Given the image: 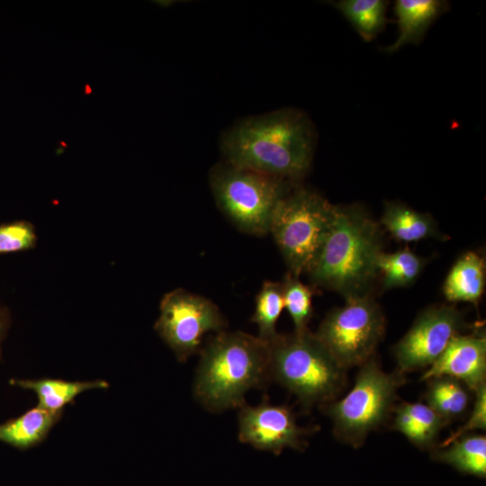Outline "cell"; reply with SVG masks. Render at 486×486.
Masks as SVG:
<instances>
[{
    "instance_id": "2",
    "label": "cell",
    "mask_w": 486,
    "mask_h": 486,
    "mask_svg": "<svg viewBox=\"0 0 486 486\" xmlns=\"http://www.w3.org/2000/svg\"><path fill=\"white\" fill-rule=\"evenodd\" d=\"M382 252L378 223L358 205H336L329 231L307 274L314 285L346 300L370 293Z\"/></svg>"
},
{
    "instance_id": "21",
    "label": "cell",
    "mask_w": 486,
    "mask_h": 486,
    "mask_svg": "<svg viewBox=\"0 0 486 486\" xmlns=\"http://www.w3.org/2000/svg\"><path fill=\"white\" fill-rule=\"evenodd\" d=\"M427 381L429 382L426 400L430 408L447 421L465 412L470 395L463 382L448 376L434 377Z\"/></svg>"
},
{
    "instance_id": "23",
    "label": "cell",
    "mask_w": 486,
    "mask_h": 486,
    "mask_svg": "<svg viewBox=\"0 0 486 486\" xmlns=\"http://www.w3.org/2000/svg\"><path fill=\"white\" fill-rule=\"evenodd\" d=\"M284 305L292 318L294 330L308 329L312 316V290L290 273L282 283Z\"/></svg>"
},
{
    "instance_id": "25",
    "label": "cell",
    "mask_w": 486,
    "mask_h": 486,
    "mask_svg": "<svg viewBox=\"0 0 486 486\" xmlns=\"http://www.w3.org/2000/svg\"><path fill=\"white\" fill-rule=\"evenodd\" d=\"M401 406L412 418L428 445H431L439 430L448 422L428 404L402 403Z\"/></svg>"
},
{
    "instance_id": "12",
    "label": "cell",
    "mask_w": 486,
    "mask_h": 486,
    "mask_svg": "<svg viewBox=\"0 0 486 486\" xmlns=\"http://www.w3.org/2000/svg\"><path fill=\"white\" fill-rule=\"evenodd\" d=\"M438 376L454 378L474 392L485 384V336H456L440 357L425 372L421 380Z\"/></svg>"
},
{
    "instance_id": "17",
    "label": "cell",
    "mask_w": 486,
    "mask_h": 486,
    "mask_svg": "<svg viewBox=\"0 0 486 486\" xmlns=\"http://www.w3.org/2000/svg\"><path fill=\"white\" fill-rule=\"evenodd\" d=\"M61 412H53L39 406L22 416L0 424V441L21 449L40 443L59 420Z\"/></svg>"
},
{
    "instance_id": "6",
    "label": "cell",
    "mask_w": 486,
    "mask_h": 486,
    "mask_svg": "<svg viewBox=\"0 0 486 486\" xmlns=\"http://www.w3.org/2000/svg\"><path fill=\"white\" fill-rule=\"evenodd\" d=\"M213 197L227 218L240 230L256 236L269 233L270 220L278 202L292 188V182L229 163L210 172Z\"/></svg>"
},
{
    "instance_id": "10",
    "label": "cell",
    "mask_w": 486,
    "mask_h": 486,
    "mask_svg": "<svg viewBox=\"0 0 486 486\" xmlns=\"http://www.w3.org/2000/svg\"><path fill=\"white\" fill-rule=\"evenodd\" d=\"M464 327L462 313L453 305L427 308L394 346L399 372L433 364Z\"/></svg>"
},
{
    "instance_id": "14",
    "label": "cell",
    "mask_w": 486,
    "mask_h": 486,
    "mask_svg": "<svg viewBox=\"0 0 486 486\" xmlns=\"http://www.w3.org/2000/svg\"><path fill=\"white\" fill-rule=\"evenodd\" d=\"M485 287V261L474 251L463 254L449 270L443 293L452 302L477 304Z\"/></svg>"
},
{
    "instance_id": "1",
    "label": "cell",
    "mask_w": 486,
    "mask_h": 486,
    "mask_svg": "<svg viewBox=\"0 0 486 486\" xmlns=\"http://www.w3.org/2000/svg\"><path fill=\"white\" fill-rule=\"evenodd\" d=\"M317 133L302 110L285 107L238 121L222 136L225 162L292 183L309 171Z\"/></svg>"
},
{
    "instance_id": "7",
    "label": "cell",
    "mask_w": 486,
    "mask_h": 486,
    "mask_svg": "<svg viewBox=\"0 0 486 486\" xmlns=\"http://www.w3.org/2000/svg\"><path fill=\"white\" fill-rule=\"evenodd\" d=\"M360 366L354 387L343 399L320 405L337 437L354 446L386 419L403 381L401 373L384 372L374 356Z\"/></svg>"
},
{
    "instance_id": "8",
    "label": "cell",
    "mask_w": 486,
    "mask_h": 486,
    "mask_svg": "<svg viewBox=\"0 0 486 486\" xmlns=\"http://www.w3.org/2000/svg\"><path fill=\"white\" fill-rule=\"evenodd\" d=\"M385 330L381 307L371 293L352 297L330 310L315 333L345 370L374 356Z\"/></svg>"
},
{
    "instance_id": "11",
    "label": "cell",
    "mask_w": 486,
    "mask_h": 486,
    "mask_svg": "<svg viewBox=\"0 0 486 486\" xmlns=\"http://www.w3.org/2000/svg\"><path fill=\"white\" fill-rule=\"evenodd\" d=\"M238 440L258 450L279 454L285 448L302 450L309 429L300 427L292 411L284 405L244 403L238 408Z\"/></svg>"
},
{
    "instance_id": "4",
    "label": "cell",
    "mask_w": 486,
    "mask_h": 486,
    "mask_svg": "<svg viewBox=\"0 0 486 486\" xmlns=\"http://www.w3.org/2000/svg\"><path fill=\"white\" fill-rule=\"evenodd\" d=\"M268 374L305 407L333 401L346 381V370L308 329L276 336L268 342Z\"/></svg>"
},
{
    "instance_id": "20",
    "label": "cell",
    "mask_w": 486,
    "mask_h": 486,
    "mask_svg": "<svg viewBox=\"0 0 486 486\" xmlns=\"http://www.w3.org/2000/svg\"><path fill=\"white\" fill-rule=\"evenodd\" d=\"M426 260L409 248L393 253L382 252L377 260L385 290L412 284L422 273Z\"/></svg>"
},
{
    "instance_id": "27",
    "label": "cell",
    "mask_w": 486,
    "mask_h": 486,
    "mask_svg": "<svg viewBox=\"0 0 486 486\" xmlns=\"http://www.w3.org/2000/svg\"><path fill=\"white\" fill-rule=\"evenodd\" d=\"M393 426L396 430L405 435L417 446L427 447L429 446L412 418L401 405L395 410Z\"/></svg>"
},
{
    "instance_id": "5",
    "label": "cell",
    "mask_w": 486,
    "mask_h": 486,
    "mask_svg": "<svg viewBox=\"0 0 486 486\" xmlns=\"http://www.w3.org/2000/svg\"><path fill=\"white\" fill-rule=\"evenodd\" d=\"M336 205L306 188H292L276 204L272 234L290 274H308L329 231Z\"/></svg>"
},
{
    "instance_id": "22",
    "label": "cell",
    "mask_w": 486,
    "mask_h": 486,
    "mask_svg": "<svg viewBox=\"0 0 486 486\" xmlns=\"http://www.w3.org/2000/svg\"><path fill=\"white\" fill-rule=\"evenodd\" d=\"M284 308L282 283L266 281L256 296L251 319L258 328V338L269 342L276 336V322Z\"/></svg>"
},
{
    "instance_id": "24",
    "label": "cell",
    "mask_w": 486,
    "mask_h": 486,
    "mask_svg": "<svg viewBox=\"0 0 486 486\" xmlns=\"http://www.w3.org/2000/svg\"><path fill=\"white\" fill-rule=\"evenodd\" d=\"M36 242L35 230L27 221H14L0 226V254L28 250L34 248Z\"/></svg>"
},
{
    "instance_id": "13",
    "label": "cell",
    "mask_w": 486,
    "mask_h": 486,
    "mask_svg": "<svg viewBox=\"0 0 486 486\" xmlns=\"http://www.w3.org/2000/svg\"><path fill=\"white\" fill-rule=\"evenodd\" d=\"M448 6L449 3L442 0H397L394 14L398 35L384 50L392 53L407 44H418L428 28Z\"/></svg>"
},
{
    "instance_id": "9",
    "label": "cell",
    "mask_w": 486,
    "mask_h": 486,
    "mask_svg": "<svg viewBox=\"0 0 486 486\" xmlns=\"http://www.w3.org/2000/svg\"><path fill=\"white\" fill-rule=\"evenodd\" d=\"M155 330L180 362L199 352L206 334L224 330L220 309L211 300L184 289L166 293Z\"/></svg>"
},
{
    "instance_id": "26",
    "label": "cell",
    "mask_w": 486,
    "mask_h": 486,
    "mask_svg": "<svg viewBox=\"0 0 486 486\" xmlns=\"http://www.w3.org/2000/svg\"><path fill=\"white\" fill-rule=\"evenodd\" d=\"M476 399L473 410L468 421L456 432L453 433L446 439L441 447H445L459 437L465 436L467 432L476 429L485 430L486 428V386L483 384L475 391Z\"/></svg>"
},
{
    "instance_id": "15",
    "label": "cell",
    "mask_w": 486,
    "mask_h": 486,
    "mask_svg": "<svg viewBox=\"0 0 486 486\" xmlns=\"http://www.w3.org/2000/svg\"><path fill=\"white\" fill-rule=\"evenodd\" d=\"M381 224L396 240L404 243L418 242L438 235L436 221L430 214L396 202H385Z\"/></svg>"
},
{
    "instance_id": "16",
    "label": "cell",
    "mask_w": 486,
    "mask_h": 486,
    "mask_svg": "<svg viewBox=\"0 0 486 486\" xmlns=\"http://www.w3.org/2000/svg\"><path fill=\"white\" fill-rule=\"evenodd\" d=\"M13 385L33 391L38 397V406L53 412H61L83 392L93 389H107L104 380L70 382L62 379L43 378L37 380H11Z\"/></svg>"
},
{
    "instance_id": "19",
    "label": "cell",
    "mask_w": 486,
    "mask_h": 486,
    "mask_svg": "<svg viewBox=\"0 0 486 486\" xmlns=\"http://www.w3.org/2000/svg\"><path fill=\"white\" fill-rule=\"evenodd\" d=\"M366 42L375 39L387 22L388 2L383 0H339L332 2Z\"/></svg>"
},
{
    "instance_id": "3",
    "label": "cell",
    "mask_w": 486,
    "mask_h": 486,
    "mask_svg": "<svg viewBox=\"0 0 486 486\" xmlns=\"http://www.w3.org/2000/svg\"><path fill=\"white\" fill-rule=\"evenodd\" d=\"M194 394L212 412L239 408L246 393L264 387L268 374V342L242 331L215 333L202 346Z\"/></svg>"
},
{
    "instance_id": "28",
    "label": "cell",
    "mask_w": 486,
    "mask_h": 486,
    "mask_svg": "<svg viewBox=\"0 0 486 486\" xmlns=\"http://www.w3.org/2000/svg\"><path fill=\"white\" fill-rule=\"evenodd\" d=\"M5 327V320L4 314L0 311V339L3 336L4 330Z\"/></svg>"
},
{
    "instance_id": "18",
    "label": "cell",
    "mask_w": 486,
    "mask_h": 486,
    "mask_svg": "<svg viewBox=\"0 0 486 486\" xmlns=\"http://www.w3.org/2000/svg\"><path fill=\"white\" fill-rule=\"evenodd\" d=\"M445 447L433 453L434 460L448 464L460 472L485 478V436H463Z\"/></svg>"
}]
</instances>
